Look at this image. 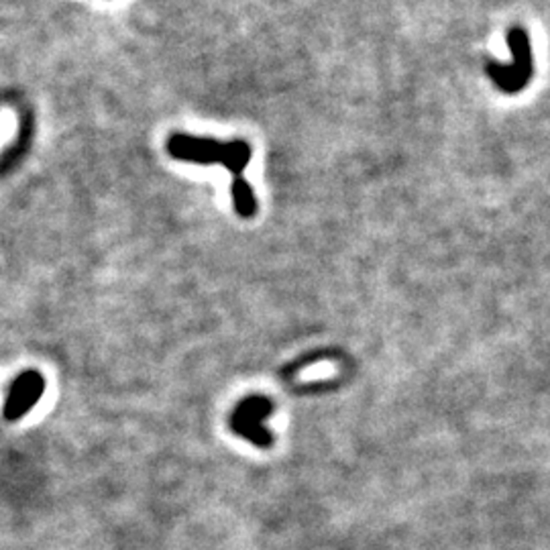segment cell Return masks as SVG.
Returning a JSON list of instances; mask_svg holds the SVG:
<instances>
[{
  "label": "cell",
  "instance_id": "cell-1",
  "mask_svg": "<svg viewBox=\"0 0 550 550\" xmlns=\"http://www.w3.org/2000/svg\"><path fill=\"white\" fill-rule=\"evenodd\" d=\"M167 153L173 159L179 162H192V163H222L228 171L233 173L235 179H243V171H245L247 163L251 162L253 149L247 141H231L220 143L214 139H198L184 133H173L165 143Z\"/></svg>",
  "mask_w": 550,
  "mask_h": 550
},
{
  "label": "cell",
  "instance_id": "cell-2",
  "mask_svg": "<svg viewBox=\"0 0 550 550\" xmlns=\"http://www.w3.org/2000/svg\"><path fill=\"white\" fill-rule=\"evenodd\" d=\"M274 414V403L266 395H251L236 406L231 416V428L245 441L259 449H271L274 434L266 426V420Z\"/></svg>",
  "mask_w": 550,
  "mask_h": 550
},
{
  "label": "cell",
  "instance_id": "cell-3",
  "mask_svg": "<svg viewBox=\"0 0 550 550\" xmlns=\"http://www.w3.org/2000/svg\"><path fill=\"white\" fill-rule=\"evenodd\" d=\"M45 392V379L39 371H25L12 381L6 395L3 414L9 422L20 420V418L29 414V410L41 400Z\"/></svg>",
  "mask_w": 550,
  "mask_h": 550
},
{
  "label": "cell",
  "instance_id": "cell-4",
  "mask_svg": "<svg viewBox=\"0 0 550 550\" xmlns=\"http://www.w3.org/2000/svg\"><path fill=\"white\" fill-rule=\"evenodd\" d=\"M231 194L236 214H239L241 219H253L257 214V198L253 187L245 182V178L233 182Z\"/></svg>",
  "mask_w": 550,
  "mask_h": 550
}]
</instances>
